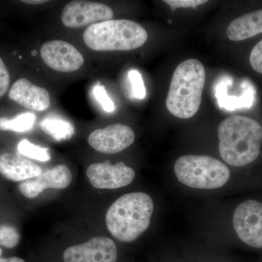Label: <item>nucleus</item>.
<instances>
[{
	"instance_id": "obj_1",
	"label": "nucleus",
	"mask_w": 262,
	"mask_h": 262,
	"mask_svg": "<svg viewBox=\"0 0 262 262\" xmlns=\"http://www.w3.org/2000/svg\"><path fill=\"white\" fill-rule=\"evenodd\" d=\"M218 137L221 157L231 166H247L256 161L261 153L262 126L250 117H227L218 127Z\"/></svg>"
},
{
	"instance_id": "obj_2",
	"label": "nucleus",
	"mask_w": 262,
	"mask_h": 262,
	"mask_svg": "<svg viewBox=\"0 0 262 262\" xmlns=\"http://www.w3.org/2000/svg\"><path fill=\"white\" fill-rule=\"evenodd\" d=\"M153 210L154 203L146 193L124 194L110 207L106 213L108 232L121 242H133L149 227Z\"/></svg>"
},
{
	"instance_id": "obj_3",
	"label": "nucleus",
	"mask_w": 262,
	"mask_h": 262,
	"mask_svg": "<svg viewBox=\"0 0 262 262\" xmlns=\"http://www.w3.org/2000/svg\"><path fill=\"white\" fill-rule=\"evenodd\" d=\"M206 82V70L199 60L182 62L174 71L166 107L169 113L180 119H189L198 113Z\"/></svg>"
},
{
	"instance_id": "obj_4",
	"label": "nucleus",
	"mask_w": 262,
	"mask_h": 262,
	"mask_svg": "<svg viewBox=\"0 0 262 262\" xmlns=\"http://www.w3.org/2000/svg\"><path fill=\"white\" fill-rule=\"evenodd\" d=\"M146 29L134 20H110L90 26L83 34L84 44L94 51H128L145 44Z\"/></svg>"
},
{
	"instance_id": "obj_5",
	"label": "nucleus",
	"mask_w": 262,
	"mask_h": 262,
	"mask_svg": "<svg viewBox=\"0 0 262 262\" xmlns=\"http://www.w3.org/2000/svg\"><path fill=\"white\" fill-rule=\"evenodd\" d=\"M174 172L179 182L194 189H218L230 179V170L225 164L206 155L180 157L174 165Z\"/></svg>"
},
{
	"instance_id": "obj_6",
	"label": "nucleus",
	"mask_w": 262,
	"mask_h": 262,
	"mask_svg": "<svg viewBox=\"0 0 262 262\" xmlns=\"http://www.w3.org/2000/svg\"><path fill=\"white\" fill-rule=\"evenodd\" d=\"M232 226L243 244L262 249V201L249 198L241 202L234 210Z\"/></svg>"
},
{
	"instance_id": "obj_7",
	"label": "nucleus",
	"mask_w": 262,
	"mask_h": 262,
	"mask_svg": "<svg viewBox=\"0 0 262 262\" xmlns=\"http://www.w3.org/2000/svg\"><path fill=\"white\" fill-rule=\"evenodd\" d=\"M114 12L108 5L96 2L75 0L67 3L61 13V22L69 29H80L113 20Z\"/></svg>"
},
{
	"instance_id": "obj_8",
	"label": "nucleus",
	"mask_w": 262,
	"mask_h": 262,
	"mask_svg": "<svg viewBox=\"0 0 262 262\" xmlns=\"http://www.w3.org/2000/svg\"><path fill=\"white\" fill-rule=\"evenodd\" d=\"M43 62L57 72H76L83 66L84 58L78 50L70 43L61 39L48 41L40 48Z\"/></svg>"
},
{
	"instance_id": "obj_9",
	"label": "nucleus",
	"mask_w": 262,
	"mask_h": 262,
	"mask_svg": "<svg viewBox=\"0 0 262 262\" xmlns=\"http://www.w3.org/2000/svg\"><path fill=\"white\" fill-rule=\"evenodd\" d=\"M64 262H117V248L113 239L98 236L63 251Z\"/></svg>"
},
{
	"instance_id": "obj_10",
	"label": "nucleus",
	"mask_w": 262,
	"mask_h": 262,
	"mask_svg": "<svg viewBox=\"0 0 262 262\" xmlns=\"http://www.w3.org/2000/svg\"><path fill=\"white\" fill-rule=\"evenodd\" d=\"M93 187L97 189H115L128 185L135 178V171L123 162L115 165L110 162L93 163L86 170Z\"/></svg>"
},
{
	"instance_id": "obj_11",
	"label": "nucleus",
	"mask_w": 262,
	"mask_h": 262,
	"mask_svg": "<svg viewBox=\"0 0 262 262\" xmlns=\"http://www.w3.org/2000/svg\"><path fill=\"white\" fill-rule=\"evenodd\" d=\"M135 133L122 124H114L93 131L88 139L89 145L103 154H116L134 144Z\"/></svg>"
},
{
	"instance_id": "obj_12",
	"label": "nucleus",
	"mask_w": 262,
	"mask_h": 262,
	"mask_svg": "<svg viewBox=\"0 0 262 262\" xmlns=\"http://www.w3.org/2000/svg\"><path fill=\"white\" fill-rule=\"evenodd\" d=\"M73 177L70 168L66 165H58L42 172L35 178L20 182L18 189L25 198L33 199L46 189H61L68 187Z\"/></svg>"
},
{
	"instance_id": "obj_13",
	"label": "nucleus",
	"mask_w": 262,
	"mask_h": 262,
	"mask_svg": "<svg viewBox=\"0 0 262 262\" xmlns=\"http://www.w3.org/2000/svg\"><path fill=\"white\" fill-rule=\"evenodd\" d=\"M8 97L33 111L44 112L51 106V96L47 90L32 83L26 78L15 81L10 89Z\"/></svg>"
},
{
	"instance_id": "obj_14",
	"label": "nucleus",
	"mask_w": 262,
	"mask_h": 262,
	"mask_svg": "<svg viewBox=\"0 0 262 262\" xmlns=\"http://www.w3.org/2000/svg\"><path fill=\"white\" fill-rule=\"evenodd\" d=\"M42 169L25 157L12 152L0 155V175L11 182H22L35 178Z\"/></svg>"
},
{
	"instance_id": "obj_15",
	"label": "nucleus",
	"mask_w": 262,
	"mask_h": 262,
	"mask_svg": "<svg viewBox=\"0 0 262 262\" xmlns=\"http://www.w3.org/2000/svg\"><path fill=\"white\" fill-rule=\"evenodd\" d=\"M262 33V9L234 19L227 29V37L234 42L245 40Z\"/></svg>"
},
{
	"instance_id": "obj_16",
	"label": "nucleus",
	"mask_w": 262,
	"mask_h": 262,
	"mask_svg": "<svg viewBox=\"0 0 262 262\" xmlns=\"http://www.w3.org/2000/svg\"><path fill=\"white\" fill-rule=\"evenodd\" d=\"M41 129L55 140H68L75 134V130L71 122L57 117H48L40 122Z\"/></svg>"
},
{
	"instance_id": "obj_17",
	"label": "nucleus",
	"mask_w": 262,
	"mask_h": 262,
	"mask_svg": "<svg viewBox=\"0 0 262 262\" xmlns=\"http://www.w3.org/2000/svg\"><path fill=\"white\" fill-rule=\"evenodd\" d=\"M35 122V115L32 113L19 114L12 118L0 117V130L27 133L32 130Z\"/></svg>"
},
{
	"instance_id": "obj_18",
	"label": "nucleus",
	"mask_w": 262,
	"mask_h": 262,
	"mask_svg": "<svg viewBox=\"0 0 262 262\" xmlns=\"http://www.w3.org/2000/svg\"><path fill=\"white\" fill-rule=\"evenodd\" d=\"M17 151L19 155L40 162H48L51 159V154L48 148L36 145L27 139H22L17 145Z\"/></svg>"
},
{
	"instance_id": "obj_19",
	"label": "nucleus",
	"mask_w": 262,
	"mask_h": 262,
	"mask_svg": "<svg viewBox=\"0 0 262 262\" xmlns=\"http://www.w3.org/2000/svg\"><path fill=\"white\" fill-rule=\"evenodd\" d=\"M20 234L15 226L3 224L0 225V258L3 257V248L12 249L18 246Z\"/></svg>"
},
{
	"instance_id": "obj_20",
	"label": "nucleus",
	"mask_w": 262,
	"mask_h": 262,
	"mask_svg": "<svg viewBox=\"0 0 262 262\" xmlns=\"http://www.w3.org/2000/svg\"><path fill=\"white\" fill-rule=\"evenodd\" d=\"M93 94L106 113H112L115 111V103L108 96L104 86L101 85V84L95 85L93 90Z\"/></svg>"
},
{
	"instance_id": "obj_21",
	"label": "nucleus",
	"mask_w": 262,
	"mask_h": 262,
	"mask_svg": "<svg viewBox=\"0 0 262 262\" xmlns=\"http://www.w3.org/2000/svg\"><path fill=\"white\" fill-rule=\"evenodd\" d=\"M128 77L134 97L138 99H144L146 94V88L141 74L137 70H132L129 71Z\"/></svg>"
},
{
	"instance_id": "obj_22",
	"label": "nucleus",
	"mask_w": 262,
	"mask_h": 262,
	"mask_svg": "<svg viewBox=\"0 0 262 262\" xmlns=\"http://www.w3.org/2000/svg\"><path fill=\"white\" fill-rule=\"evenodd\" d=\"M249 61L253 70L262 75V39L251 51Z\"/></svg>"
},
{
	"instance_id": "obj_23",
	"label": "nucleus",
	"mask_w": 262,
	"mask_h": 262,
	"mask_svg": "<svg viewBox=\"0 0 262 262\" xmlns=\"http://www.w3.org/2000/svg\"><path fill=\"white\" fill-rule=\"evenodd\" d=\"M10 76L6 64L0 56V98H3L9 90Z\"/></svg>"
},
{
	"instance_id": "obj_24",
	"label": "nucleus",
	"mask_w": 262,
	"mask_h": 262,
	"mask_svg": "<svg viewBox=\"0 0 262 262\" xmlns=\"http://www.w3.org/2000/svg\"><path fill=\"white\" fill-rule=\"evenodd\" d=\"M206 0H165L164 3L170 7L172 10L177 8H196L206 3Z\"/></svg>"
},
{
	"instance_id": "obj_25",
	"label": "nucleus",
	"mask_w": 262,
	"mask_h": 262,
	"mask_svg": "<svg viewBox=\"0 0 262 262\" xmlns=\"http://www.w3.org/2000/svg\"><path fill=\"white\" fill-rule=\"evenodd\" d=\"M0 262H26L23 258L18 256H10V257H1Z\"/></svg>"
},
{
	"instance_id": "obj_26",
	"label": "nucleus",
	"mask_w": 262,
	"mask_h": 262,
	"mask_svg": "<svg viewBox=\"0 0 262 262\" xmlns=\"http://www.w3.org/2000/svg\"><path fill=\"white\" fill-rule=\"evenodd\" d=\"M21 2L23 3L29 5H40L43 4V3H48V1H46V0H24V1Z\"/></svg>"
}]
</instances>
